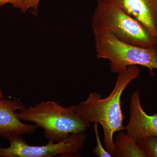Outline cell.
Instances as JSON below:
<instances>
[{"instance_id":"obj_1","label":"cell","mask_w":157,"mask_h":157,"mask_svg":"<svg viewBox=\"0 0 157 157\" xmlns=\"http://www.w3.org/2000/svg\"><path fill=\"white\" fill-rule=\"evenodd\" d=\"M138 66H129L126 71L119 73L114 88L104 98L97 92L90 93L85 101L77 106L78 114L91 123L100 124L104 133V143L107 151L114 157V133L124 131V116L121 109V98L129 83L140 76Z\"/></svg>"},{"instance_id":"obj_2","label":"cell","mask_w":157,"mask_h":157,"mask_svg":"<svg viewBox=\"0 0 157 157\" xmlns=\"http://www.w3.org/2000/svg\"><path fill=\"white\" fill-rule=\"evenodd\" d=\"M21 121L32 122L44 131L49 143L61 142L72 134L85 132L90 124L78 114L77 105L64 107L53 101H41L17 113Z\"/></svg>"},{"instance_id":"obj_3","label":"cell","mask_w":157,"mask_h":157,"mask_svg":"<svg viewBox=\"0 0 157 157\" xmlns=\"http://www.w3.org/2000/svg\"><path fill=\"white\" fill-rule=\"evenodd\" d=\"M94 36L111 34L131 45L157 48V37L139 21L108 0H98L92 20Z\"/></svg>"},{"instance_id":"obj_4","label":"cell","mask_w":157,"mask_h":157,"mask_svg":"<svg viewBox=\"0 0 157 157\" xmlns=\"http://www.w3.org/2000/svg\"><path fill=\"white\" fill-rule=\"evenodd\" d=\"M96 56L109 62L110 70L119 73L129 66H140L148 69L151 76L157 70V48H147L131 45L120 41L111 34L94 36Z\"/></svg>"},{"instance_id":"obj_5","label":"cell","mask_w":157,"mask_h":157,"mask_svg":"<svg viewBox=\"0 0 157 157\" xmlns=\"http://www.w3.org/2000/svg\"><path fill=\"white\" fill-rule=\"evenodd\" d=\"M87 137L85 132H78L61 142L33 146L27 144L20 135H9L6 138L10 145L6 148L0 147V157H80Z\"/></svg>"},{"instance_id":"obj_6","label":"cell","mask_w":157,"mask_h":157,"mask_svg":"<svg viewBox=\"0 0 157 157\" xmlns=\"http://www.w3.org/2000/svg\"><path fill=\"white\" fill-rule=\"evenodd\" d=\"M124 130L136 142L147 136L157 137V113L148 115L144 110L139 91H135L131 97L130 117Z\"/></svg>"},{"instance_id":"obj_7","label":"cell","mask_w":157,"mask_h":157,"mask_svg":"<svg viewBox=\"0 0 157 157\" xmlns=\"http://www.w3.org/2000/svg\"><path fill=\"white\" fill-rule=\"evenodd\" d=\"M25 107L17 100L0 98V137L30 135L38 128L36 125L24 123L17 117V110Z\"/></svg>"},{"instance_id":"obj_8","label":"cell","mask_w":157,"mask_h":157,"mask_svg":"<svg viewBox=\"0 0 157 157\" xmlns=\"http://www.w3.org/2000/svg\"><path fill=\"white\" fill-rule=\"evenodd\" d=\"M139 21L157 37V0H108Z\"/></svg>"},{"instance_id":"obj_9","label":"cell","mask_w":157,"mask_h":157,"mask_svg":"<svg viewBox=\"0 0 157 157\" xmlns=\"http://www.w3.org/2000/svg\"><path fill=\"white\" fill-rule=\"evenodd\" d=\"M114 141V157H146L145 153L126 132H117Z\"/></svg>"},{"instance_id":"obj_10","label":"cell","mask_w":157,"mask_h":157,"mask_svg":"<svg viewBox=\"0 0 157 157\" xmlns=\"http://www.w3.org/2000/svg\"><path fill=\"white\" fill-rule=\"evenodd\" d=\"M137 143L146 157H157V137L151 136L143 137Z\"/></svg>"},{"instance_id":"obj_11","label":"cell","mask_w":157,"mask_h":157,"mask_svg":"<svg viewBox=\"0 0 157 157\" xmlns=\"http://www.w3.org/2000/svg\"><path fill=\"white\" fill-rule=\"evenodd\" d=\"M98 124H99L98 123H94L93 126L97 142L96 147L93 149V153L94 154L99 157H112V155L110 154L109 152L107 151V150H105L101 144L98 131Z\"/></svg>"},{"instance_id":"obj_12","label":"cell","mask_w":157,"mask_h":157,"mask_svg":"<svg viewBox=\"0 0 157 157\" xmlns=\"http://www.w3.org/2000/svg\"><path fill=\"white\" fill-rule=\"evenodd\" d=\"M23 2L24 0H0V7L7 3H10L14 8L22 10Z\"/></svg>"},{"instance_id":"obj_13","label":"cell","mask_w":157,"mask_h":157,"mask_svg":"<svg viewBox=\"0 0 157 157\" xmlns=\"http://www.w3.org/2000/svg\"><path fill=\"white\" fill-rule=\"evenodd\" d=\"M40 0H24L23 7L22 11L25 12L28 9L30 8L38 9L39 3Z\"/></svg>"},{"instance_id":"obj_14","label":"cell","mask_w":157,"mask_h":157,"mask_svg":"<svg viewBox=\"0 0 157 157\" xmlns=\"http://www.w3.org/2000/svg\"><path fill=\"white\" fill-rule=\"evenodd\" d=\"M4 98V95H3L2 91V89L0 88V98Z\"/></svg>"}]
</instances>
